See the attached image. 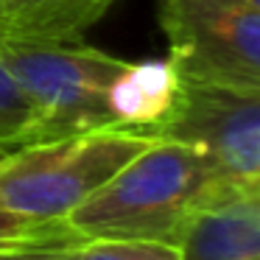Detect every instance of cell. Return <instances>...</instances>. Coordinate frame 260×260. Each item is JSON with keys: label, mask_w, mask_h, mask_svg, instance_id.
I'll return each instance as SVG.
<instances>
[{"label": "cell", "mask_w": 260, "mask_h": 260, "mask_svg": "<svg viewBox=\"0 0 260 260\" xmlns=\"http://www.w3.org/2000/svg\"><path fill=\"white\" fill-rule=\"evenodd\" d=\"M230 185L210 174L187 146L157 140L109 176L64 221L84 241L176 246L190 215Z\"/></svg>", "instance_id": "cell-1"}, {"label": "cell", "mask_w": 260, "mask_h": 260, "mask_svg": "<svg viewBox=\"0 0 260 260\" xmlns=\"http://www.w3.org/2000/svg\"><path fill=\"white\" fill-rule=\"evenodd\" d=\"M176 249L182 260H260V187L218 190L190 215Z\"/></svg>", "instance_id": "cell-6"}, {"label": "cell", "mask_w": 260, "mask_h": 260, "mask_svg": "<svg viewBox=\"0 0 260 260\" xmlns=\"http://www.w3.org/2000/svg\"><path fill=\"white\" fill-rule=\"evenodd\" d=\"M112 0H0V25L9 40L81 42Z\"/></svg>", "instance_id": "cell-8"}, {"label": "cell", "mask_w": 260, "mask_h": 260, "mask_svg": "<svg viewBox=\"0 0 260 260\" xmlns=\"http://www.w3.org/2000/svg\"><path fill=\"white\" fill-rule=\"evenodd\" d=\"M14 151H17V148H12V146H3V143H0V162H3V159H9Z\"/></svg>", "instance_id": "cell-14"}, {"label": "cell", "mask_w": 260, "mask_h": 260, "mask_svg": "<svg viewBox=\"0 0 260 260\" xmlns=\"http://www.w3.org/2000/svg\"><path fill=\"white\" fill-rule=\"evenodd\" d=\"M84 238L68 221H34L0 213V257L17 252H70Z\"/></svg>", "instance_id": "cell-9"}, {"label": "cell", "mask_w": 260, "mask_h": 260, "mask_svg": "<svg viewBox=\"0 0 260 260\" xmlns=\"http://www.w3.org/2000/svg\"><path fill=\"white\" fill-rule=\"evenodd\" d=\"M179 79L260 90V12L249 0H162Z\"/></svg>", "instance_id": "cell-4"}, {"label": "cell", "mask_w": 260, "mask_h": 260, "mask_svg": "<svg viewBox=\"0 0 260 260\" xmlns=\"http://www.w3.org/2000/svg\"><path fill=\"white\" fill-rule=\"evenodd\" d=\"M154 137L196 151L218 179L260 187V90L179 79L176 104Z\"/></svg>", "instance_id": "cell-5"}, {"label": "cell", "mask_w": 260, "mask_h": 260, "mask_svg": "<svg viewBox=\"0 0 260 260\" xmlns=\"http://www.w3.org/2000/svg\"><path fill=\"white\" fill-rule=\"evenodd\" d=\"M3 45H6V34L0 25V143L12 148H23L37 143V123L28 101L23 98L17 81L12 79L6 68Z\"/></svg>", "instance_id": "cell-10"}, {"label": "cell", "mask_w": 260, "mask_h": 260, "mask_svg": "<svg viewBox=\"0 0 260 260\" xmlns=\"http://www.w3.org/2000/svg\"><path fill=\"white\" fill-rule=\"evenodd\" d=\"M3 56L34 112L37 143L118 129L107 95L118 73L129 64L126 59L81 42H28L9 37Z\"/></svg>", "instance_id": "cell-3"}, {"label": "cell", "mask_w": 260, "mask_h": 260, "mask_svg": "<svg viewBox=\"0 0 260 260\" xmlns=\"http://www.w3.org/2000/svg\"><path fill=\"white\" fill-rule=\"evenodd\" d=\"M249 3H254V6H260V0H249Z\"/></svg>", "instance_id": "cell-15"}, {"label": "cell", "mask_w": 260, "mask_h": 260, "mask_svg": "<svg viewBox=\"0 0 260 260\" xmlns=\"http://www.w3.org/2000/svg\"><path fill=\"white\" fill-rule=\"evenodd\" d=\"M76 260H137L140 243L126 241H84L73 249Z\"/></svg>", "instance_id": "cell-11"}, {"label": "cell", "mask_w": 260, "mask_h": 260, "mask_svg": "<svg viewBox=\"0 0 260 260\" xmlns=\"http://www.w3.org/2000/svg\"><path fill=\"white\" fill-rule=\"evenodd\" d=\"M137 260H182V254L174 243H140Z\"/></svg>", "instance_id": "cell-12"}, {"label": "cell", "mask_w": 260, "mask_h": 260, "mask_svg": "<svg viewBox=\"0 0 260 260\" xmlns=\"http://www.w3.org/2000/svg\"><path fill=\"white\" fill-rule=\"evenodd\" d=\"M151 143L148 132L98 129L17 148L0 162V213L64 221Z\"/></svg>", "instance_id": "cell-2"}, {"label": "cell", "mask_w": 260, "mask_h": 260, "mask_svg": "<svg viewBox=\"0 0 260 260\" xmlns=\"http://www.w3.org/2000/svg\"><path fill=\"white\" fill-rule=\"evenodd\" d=\"M0 260H76L73 249L70 252H17V254H3Z\"/></svg>", "instance_id": "cell-13"}, {"label": "cell", "mask_w": 260, "mask_h": 260, "mask_svg": "<svg viewBox=\"0 0 260 260\" xmlns=\"http://www.w3.org/2000/svg\"><path fill=\"white\" fill-rule=\"evenodd\" d=\"M179 92V73L171 59L129 62L109 87V115L118 129L154 132L171 115Z\"/></svg>", "instance_id": "cell-7"}]
</instances>
